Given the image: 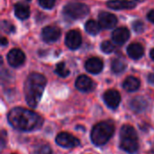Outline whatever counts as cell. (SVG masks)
I'll return each instance as SVG.
<instances>
[{
    "instance_id": "1",
    "label": "cell",
    "mask_w": 154,
    "mask_h": 154,
    "mask_svg": "<svg viewBox=\"0 0 154 154\" xmlns=\"http://www.w3.org/2000/svg\"><path fill=\"white\" fill-rule=\"evenodd\" d=\"M7 120L14 129L22 132L37 130L43 123L42 118L38 113L22 107L12 109L7 114Z\"/></svg>"
},
{
    "instance_id": "2",
    "label": "cell",
    "mask_w": 154,
    "mask_h": 154,
    "mask_svg": "<svg viewBox=\"0 0 154 154\" xmlns=\"http://www.w3.org/2000/svg\"><path fill=\"white\" fill-rule=\"evenodd\" d=\"M46 85V78L38 73L31 74L24 84L25 100L29 106L36 107L41 101L44 87Z\"/></svg>"
},
{
    "instance_id": "3",
    "label": "cell",
    "mask_w": 154,
    "mask_h": 154,
    "mask_svg": "<svg viewBox=\"0 0 154 154\" xmlns=\"http://www.w3.org/2000/svg\"><path fill=\"white\" fill-rule=\"evenodd\" d=\"M120 147L122 150L130 154L136 153L139 150V139L135 129L125 124L120 132Z\"/></svg>"
},
{
    "instance_id": "4",
    "label": "cell",
    "mask_w": 154,
    "mask_h": 154,
    "mask_svg": "<svg viewBox=\"0 0 154 154\" xmlns=\"http://www.w3.org/2000/svg\"><path fill=\"white\" fill-rule=\"evenodd\" d=\"M115 125L111 122H101L97 123L91 132V140L97 146L105 145L113 136Z\"/></svg>"
},
{
    "instance_id": "5",
    "label": "cell",
    "mask_w": 154,
    "mask_h": 154,
    "mask_svg": "<svg viewBox=\"0 0 154 154\" xmlns=\"http://www.w3.org/2000/svg\"><path fill=\"white\" fill-rule=\"evenodd\" d=\"M63 12L70 18L79 19L85 17L88 14L89 8L87 5L82 3H69L64 6Z\"/></svg>"
},
{
    "instance_id": "6",
    "label": "cell",
    "mask_w": 154,
    "mask_h": 154,
    "mask_svg": "<svg viewBox=\"0 0 154 154\" xmlns=\"http://www.w3.org/2000/svg\"><path fill=\"white\" fill-rule=\"evenodd\" d=\"M56 143L63 148H75L80 144L79 139L68 133H60L56 137Z\"/></svg>"
},
{
    "instance_id": "7",
    "label": "cell",
    "mask_w": 154,
    "mask_h": 154,
    "mask_svg": "<svg viewBox=\"0 0 154 154\" xmlns=\"http://www.w3.org/2000/svg\"><path fill=\"white\" fill-rule=\"evenodd\" d=\"M98 23L102 28H114L117 24V18L115 15L108 12H102L98 15Z\"/></svg>"
},
{
    "instance_id": "8",
    "label": "cell",
    "mask_w": 154,
    "mask_h": 154,
    "mask_svg": "<svg viewBox=\"0 0 154 154\" xmlns=\"http://www.w3.org/2000/svg\"><path fill=\"white\" fill-rule=\"evenodd\" d=\"M25 55L23 52L20 49H12L7 54V61L9 64L13 67H18L24 63Z\"/></svg>"
},
{
    "instance_id": "9",
    "label": "cell",
    "mask_w": 154,
    "mask_h": 154,
    "mask_svg": "<svg viewBox=\"0 0 154 154\" xmlns=\"http://www.w3.org/2000/svg\"><path fill=\"white\" fill-rule=\"evenodd\" d=\"M61 34L60 29L55 25H48L42 29V36L45 42H54L57 41Z\"/></svg>"
},
{
    "instance_id": "10",
    "label": "cell",
    "mask_w": 154,
    "mask_h": 154,
    "mask_svg": "<svg viewBox=\"0 0 154 154\" xmlns=\"http://www.w3.org/2000/svg\"><path fill=\"white\" fill-rule=\"evenodd\" d=\"M104 101L108 107L116 109L121 102V95L116 90H108L104 93Z\"/></svg>"
},
{
    "instance_id": "11",
    "label": "cell",
    "mask_w": 154,
    "mask_h": 154,
    "mask_svg": "<svg viewBox=\"0 0 154 154\" xmlns=\"http://www.w3.org/2000/svg\"><path fill=\"white\" fill-rule=\"evenodd\" d=\"M81 34L79 31L77 30H71L69 31L67 35H66V39H65V43L67 44V46L70 49H77L80 46L81 44Z\"/></svg>"
},
{
    "instance_id": "12",
    "label": "cell",
    "mask_w": 154,
    "mask_h": 154,
    "mask_svg": "<svg viewBox=\"0 0 154 154\" xmlns=\"http://www.w3.org/2000/svg\"><path fill=\"white\" fill-rule=\"evenodd\" d=\"M103 65L104 64L101 59H99L98 57H92L86 62L85 68L88 73L97 74L103 70Z\"/></svg>"
},
{
    "instance_id": "13",
    "label": "cell",
    "mask_w": 154,
    "mask_h": 154,
    "mask_svg": "<svg viewBox=\"0 0 154 154\" xmlns=\"http://www.w3.org/2000/svg\"><path fill=\"white\" fill-rule=\"evenodd\" d=\"M130 37V32L126 27H119L116 28L113 34H112V38L114 42L119 45L124 44Z\"/></svg>"
},
{
    "instance_id": "14",
    "label": "cell",
    "mask_w": 154,
    "mask_h": 154,
    "mask_svg": "<svg viewBox=\"0 0 154 154\" xmlns=\"http://www.w3.org/2000/svg\"><path fill=\"white\" fill-rule=\"evenodd\" d=\"M135 5L136 4L134 1H130V0H113L107 3V6L115 10L133 9L135 7Z\"/></svg>"
},
{
    "instance_id": "15",
    "label": "cell",
    "mask_w": 154,
    "mask_h": 154,
    "mask_svg": "<svg viewBox=\"0 0 154 154\" xmlns=\"http://www.w3.org/2000/svg\"><path fill=\"white\" fill-rule=\"evenodd\" d=\"M76 87L81 92H89L93 88V82L87 75H80L76 81Z\"/></svg>"
},
{
    "instance_id": "16",
    "label": "cell",
    "mask_w": 154,
    "mask_h": 154,
    "mask_svg": "<svg viewBox=\"0 0 154 154\" xmlns=\"http://www.w3.org/2000/svg\"><path fill=\"white\" fill-rule=\"evenodd\" d=\"M127 54L132 59H134V60L140 59L144 54V49L142 44H137V43H133L128 46Z\"/></svg>"
},
{
    "instance_id": "17",
    "label": "cell",
    "mask_w": 154,
    "mask_h": 154,
    "mask_svg": "<svg viewBox=\"0 0 154 154\" xmlns=\"http://www.w3.org/2000/svg\"><path fill=\"white\" fill-rule=\"evenodd\" d=\"M130 106H131V108H132V110L134 112L142 113L147 108L148 103H147V102H146V100L144 98H143V97H135L131 101Z\"/></svg>"
},
{
    "instance_id": "18",
    "label": "cell",
    "mask_w": 154,
    "mask_h": 154,
    "mask_svg": "<svg viewBox=\"0 0 154 154\" xmlns=\"http://www.w3.org/2000/svg\"><path fill=\"white\" fill-rule=\"evenodd\" d=\"M123 87L127 92L137 91L140 87V81H139V79H137L136 77H134V76L127 77L123 84Z\"/></svg>"
},
{
    "instance_id": "19",
    "label": "cell",
    "mask_w": 154,
    "mask_h": 154,
    "mask_svg": "<svg viewBox=\"0 0 154 154\" xmlns=\"http://www.w3.org/2000/svg\"><path fill=\"white\" fill-rule=\"evenodd\" d=\"M14 14L19 19H26L30 15V9L29 7L22 3H18L14 5Z\"/></svg>"
},
{
    "instance_id": "20",
    "label": "cell",
    "mask_w": 154,
    "mask_h": 154,
    "mask_svg": "<svg viewBox=\"0 0 154 154\" xmlns=\"http://www.w3.org/2000/svg\"><path fill=\"white\" fill-rule=\"evenodd\" d=\"M126 67V63L125 61L124 58H120V57H116L112 60L111 63V68L112 71L115 74H120L122 73Z\"/></svg>"
},
{
    "instance_id": "21",
    "label": "cell",
    "mask_w": 154,
    "mask_h": 154,
    "mask_svg": "<svg viewBox=\"0 0 154 154\" xmlns=\"http://www.w3.org/2000/svg\"><path fill=\"white\" fill-rule=\"evenodd\" d=\"M100 27L101 26H100L99 23H97L95 20H88L85 25L86 31L92 35L97 34L100 31Z\"/></svg>"
},
{
    "instance_id": "22",
    "label": "cell",
    "mask_w": 154,
    "mask_h": 154,
    "mask_svg": "<svg viewBox=\"0 0 154 154\" xmlns=\"http://www.w3.org/2000/svg\"><path fill=\"white\" fill-rule=\"evenodd\" d=\"M56 74L61 77H67L69 74V70L64 63H59L56 66Z\"/></svg>"
},
{
    "instance_id": "23",
    "label": "cell",
    "mask_w": 154,
    "mask_h": 154,
    "mask_svg": "<svg viewBox=\"0 0 154 154\" xmlns=\"http://www.w3.org/2000/svg\"><path fill=\"white\" fill-rule=\"evenodd\" d=\"M101 49L106 54H111L112 52H114L115 46H114V44L111 42H109V41H104L102 43V44H101Z\"/></svg>"
},
{
    "instance_id": "24",
    "label": "cell",
    "mask_w": 154,
    "mask_h": 154,
    "mask_svg": "<svg viewBox=\"0 0 154 154\" xmlns=\"http://www.w3.org/2000/svg\"><path fill=\"white\" fill-rule=\"evenodd\" d=\"M36 154H52V151L49 145L44 144V145L40 146L36 150Z\"/></svg>"
},
{
    "instance_id": "25",
    "label": "cell",
    "mask_w": 154,
    "mask_h": 154,
    "mask_svg": "<svg viewBox=\"0 0 154 154\" xmlns=\"http://www.w3.org/2000/svg\"><path fill=\"white\" fill-rule=\"evenodd\" d=\"M55 2L56 0H39L40 5L46 9H51V7H53V5H55Z\"/></svg>"
},
{
    "instance_id": "26",
    "label": "cell",
    "mask_w": 154,
    "mask_h": 154,
    "mask_svg": "<svg viewBox=\"0 0 154 154\" xmlns=\"http://www.w3.org/2000/svg\"><path fill=\"white\" fill-rule=\"evenodd\" d=\"M133 28L136 33H143L144 30V24L140 20L134 21L133 24Z\"/></svg>"
},
{
    "instance_id": "27",
    "label": "cell",
    "mask_w": 154,
    "mask_h": 154,
    "mask_svg": "<svg viewBox=\"0 0 154 154\" xmlns=\"http://www.w3.org/2000/svg\"><path fill=\"white\" fill-rule=\"evenodd\" d=\"M2 26H3V29L5 32H13L14 31V27L9 23V22H6V21H3V24H2Z\"/></svg>"
},
{
    "instance_id": "28",
    "label": "cell",
    "mask_w": 154,
    "mask_h": 154,
    "mask_svg": "<svg viewBox=\"0 0 154 154\" xmlns=\"http://www.w3.org/2000/svg\"><path fill=\"white\" fill-rule=\"evenodd\" d=\"M5 136H6V133H5V131H2V135H1V143H2V149L5 147Z\"/></svg>"
},
{
    "instance_id": "29",
    "label": "cell",
    "mask_w": 154,
    "mask_h": 154,
    "mask_svg": "<svg viewBox=\"0 0 154 154\" xmlns=\"http://www.w3.org/2000/svg\"><path fill=\"white\" fill-rule=\"evenodd\" d=\"M147 17H148L149 21H151L152 23H153L154 24V9L149 12V14H148Z\"/></svg>"
},
{
    "instance_id": "30",
    "label": "cell",
    "mask_w": 154,
    "mask_h": 154,
    "mask_svg": "<svg viewBox=\"0 0 154 154\" xmlns=\"http://www.w3.org/2000/svg\"><path fill=\"white\" fill-rule=\"evenodd\" d=\"M148 81L150 84H153L154 85V74H150L149 76H148Z\"/></svg>"
},
{
    "instance_id": "31",
    "label": "cell",
    "mask_w": 154,
    "mask_h": 154,
    "mask_svg": "<svg viewBox=\"0 0 154 154\" xmlns=\"http://www.w3.org/2000/svg\"><path fill=\"white\" fill-rule=\"evenodd\" d=\"M7 44V39H5V37H2L1 39V44L2 45H5Z\"/></svg>"
},
{
    "instance_id": "32",
    "label": "cell",
    "mask_w": 154,
    "mask_h": 154,
    "mask_svg": "<svg viewBox=\"0 0 154 154\" xmlns=\"http://www.w3.org/2000/svg\"><path fill=\"white\" fill-rule=\"evenodd\" d=\"M151 57H152V59L154 61V48L151 51Z\"/></svg>"
},
{
    "instance_id": "33",
    "label": "cell",
    "mask_w": 154,
    "mask_h": 154,
    "mask_svg": "<svg viewBox=\"0 0 154 154\" xmlns=\"http://www.w3.org/2000/svg\"><path fill=\"white\" fill-rule=\"evenodd\" d=\"M137 1H142V0H137Z\"/></svg>"
},
{
    "instance_id": "34",
    "label": "cell",
    "mask_w": 154,
    "mask_h": 154,
    "mask_svg": "<svg viewBox=\"0 0 154 154\" xmlns=\"http://www.w3.org/2000/svg\"><path fill=\"white\" fill-rule=\"evenodd\" d=\"M27 1H31V0H27Z\"/></svg>"
},
{
    "instance_id": "35",
    "label": "cell",
    "mask_w": 154,
    "mask_h": 154,
    "mask_svg": "<svg viewBox=\"0 0 154 154\" xmlns=\"http://www.w3.org/2000/svg\"><path fill=\"white\" fill-rule=\"evenodd\" d=\"M13 154H14V153H13Z\"/></svg>"
}]
</instances>
